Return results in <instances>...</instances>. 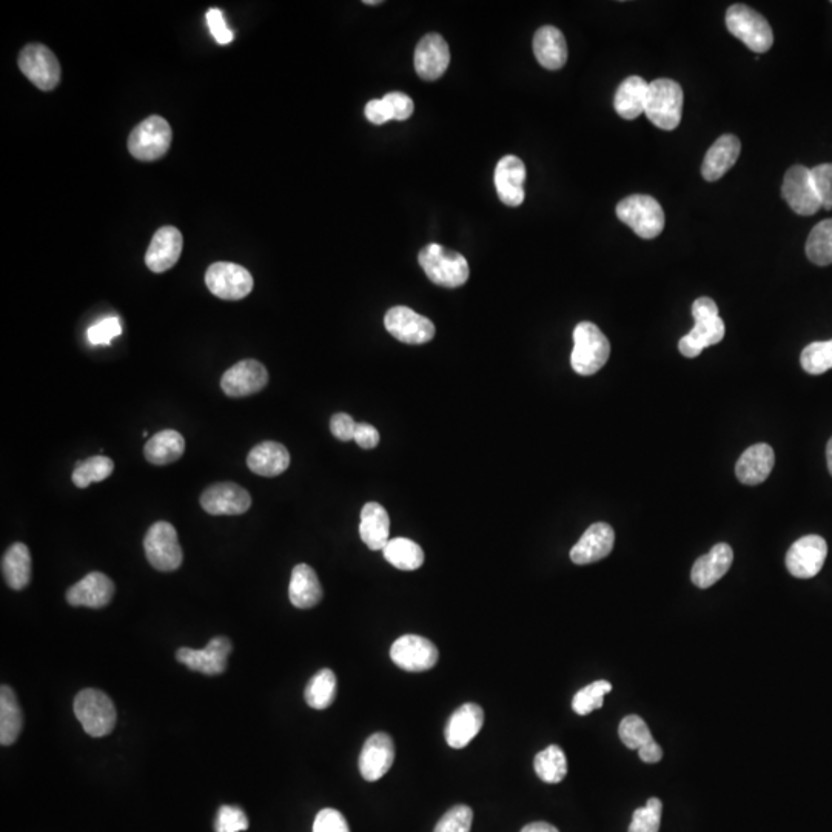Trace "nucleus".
<instances>
[{
	"instance_id": "obj_1",
	"label": "nucleus",
	"mask_w": 832,
	"mask_h": 832,
	"mask_svg": "<svg viewBox=\"0 0 832 832\" xmlns=\"http://www.w3.org/2000/svg\"><path fill=\"white\" fill-rule=\"evenodd\" d=\"M694 329L683 336L678 343L680 353L686 358H697L703 350L715 346L725 338L726 327L723 319L718 316V307L714 299L698 298L692 306Z\"/></svg>"
},
{
	"instance_id": "obj_2",
	"label": "nucleus",
	"mask_w": 832,
	"mask_h": 832,
	"mask_svg": "<svg viewBox=\"0 0 832 832\" xmlns=\"http://www.w3.org/2000/svg\"><path fill=\"white\" fill-rule=\"evenodd\" d=\"M421 269L427 278L440 287L457 289L469 279V264L461 253L446 249L440 244H429L418 255Z\"/></svg>"
},
{
	"instance_id": "obj_3",
	"label": "nucleus",
	"mask_w": 832,
	"mask_h": 832,
	"mask_svg": "<svg viewBox=\"0 0 832 832\" xmlns=\"http://www.w3.org/2000/svg\"><path fill=\"white\" fill-rule=\"evenodd\" d=\"M609 355L611 344L595 324L584 321L575 327L574 350L571 355L574 372L581 376L595 375L608 363Z\"/></svg>"
},
{
	"instance_id": "obj_4",
	"label": "nucleus",
	"mask_w": 832,
	"mask_h": 832,
	"mask_svg": "<svg viewBox=\"0 0 832 832\" xmlns=\"http://www.w3.org/2000/svg\"><path fill=\"white\" fill-rule=\"evenodd\" d=\"M683 90L672 79H657L649 84L645 115L655 127L671 131L682 122Z\"/></svg>"
},
{
	"instance_id": "obj_5",
	"label": "nucleus",
	"mask_w": 832,
	"mask_h": 832,
	"mask_svg": "<svg viewBox=\"0 0 832 832\" xmlns=\"http://www.w3.org/2000/svg\"><path fill=\"white\" fill-rule=\"evenodd\" d=\"M74 714L88 735L99 739L110 734L116 726L115 705L105 692L84 689L74 698Z\"/></svg>"
},
{
	"instance_id": "obj_6",
	"label": "nucleus",
	"mask_w": 832,
	"mask_h": 832,
	"mask_svg": "<svg viewBox=\"0 0 832 832\" xmlns=\"http://www.w3.org/2000/svg\"><path fill=\"white\" fill-rule=\"evenodd\" d=\"M617 216L643 239L657 238L665 229V212L652 196L632 195L623 199L617 205Z\"/></svg>"
},
{
	"instance_id": "obj_7",
	"label": "nucleus",
	"mask_w": 832,
	"mask_h": 832,
	"mask_svg": "<svg viewBox=\"0 0 832 832\" xmlns=\"http://www.w3.org/2000/svg\"><path fill=\"white\" fill-rule=\"evenodd\" d=\"M726 27L754 53H766L774 44L771 25L751 7L735 4L726 13Z\"/></svg>"
},
{
	"instance_id": "obj_8",
	"label": "nucleus",
	"mask_w": 832,
	"mask_h": 832,
	"mask_svg": "<svg viewBox=\"0 0 832 832\" xmlns=\"http://www.w3.org/2000/svg\"><path fill=\"white\" fill-rule=\"evenodd\" d=\"M172 139L173 131L170 124L161 116H150L131 131L128 151L139 161H158L167 155Z\"/></svg>"
},
{
	"instance_id": "obj_9",
	"label": "nucleus",
	"mask_w": 832,
	"mask_h": 832,
	"mask_svg": "<svg viewBox=\"0 0 832 832\" xmlns=\"http://www.w3.org/2000/svg\"><path fill=\"white\" fill-rule=\"evenodd\" d=\"M148 563L161 572H172L182 564V549L178 532L167 521H159L148 529L144 540Z\"/></svg>"
},
{
	"instance_id": "obj_10",
	"label": "nucleus",
	"mask_w": 832,
	"mask_h": 832,
	"mask_svg": "<svg viewBox=\"0 0 832 832\" xmlns=\"http://www.w3.org/2000/svg\"><path fill=\"white\" fill-rule=\"evenodd\" d=\"M208 290L225 301H239L252 293L253 276L245 267L233 262H215L205 273Z\"/></svg>"
},
{
	"instance_id": "obj_11",
	"label": "nucleus",
	"mask_w": 832,
	"mask_h": 832,
	"mask_svg": "<svg viewBox=\"0 0 832 832\" xmlns=\"http://www.w3.org/2000/svg\"><path fill=\"white\" fill-rule=\"evenodd\" d=\"M19 68L39 90H54L61 82V64L45 45H27L19 56Z\"/></svg>"
},
{
	"instance_id": "obj_12",
	"label": "nucleus",
	"mask_w": 832,
	"mask_h": 832,
	"mask_svg": "<svg viewBox=\"0 0 832 832\" xmlns=\"http://www.w3.org/2000/svg\"><path fill=\"white\" fill-rule=\"evenodd\" d=\"M782 196L789 207L800 216L816 215L822 208L812 173L805 165L789 168L783 181Z\"/></svg>"
},
{
	"instance_id": "obj_13",
	"label": "nucleus",
	"mask_w": 832,
	"mask_h": 832,
	"mask_svg": "<svg viewBox=\"0 0 832 832\" xmlns=\"http://www.w3.org/2000/svg\"><path fill=\"white\" fill-rule=\"evenodd\" d=\"M384 326L393 338L412 346L429 343L435 336V326L429 318L404 306L390 309L384 318Z\"/></svg>"
},
{
	"instance_id": "obj_14",
	"label": "nucleus",
	"mask_w": 832,
	"mask_h": 832,
	"mask_svg": "<svg viewBox=\"0 0 832 832\" xmlns=\"http://www.w3.org/2000/svg\"><path fill=\"white\" fill-rule=\"evenodd\" d=\"M390 658L407 672H424L435 668L440 658L437 646L420 635H403L390 649Z\"/></svg>"
},
{
	"instance_id": "obj_15",
	"label": "nucleus",
	"mask_w": 832,
	"mask_h": 832,
	"mask_svg": "<svg viewBox=\"0 0 832 832\" xmlns=\"http://www.w3.org/2000/svg\"><path fill=\"white\" fill-rule=\"evenodd\" d=\"M828 557V544L825 538L819 535H806L789 547L786 554V567L792 577L806 578L816 577L822 571Z\"/></svg>"
},
{
	"instance_id": "obj_16",
	"label": "nucleus",
	"mask_w": 832,
	"mask_h": 832,
	"mask_svg": "<svg viewBox=\"0 0 832 832\" xmlns=\"http://www.w3.org/2000/svg\"><path fill=\"white\" fill-rule=\"evenodd\" d=\"M232 643L229 638L216 637L204 649L181 648L176 660L192 671L205 675H219L227 669Z\"/></svg>"
},
{
	"instance_id": "obj_17",
	"label": "nucleus",
	"mask_w": 832,
	"mask_h": 832,
	"mask_svg": "<svg viewBox=\"0 0 832 832\" xmlns=\"http://www.w3.org/2000/svg\"><path fill=\"white\" fill-rule=\"evenodd\" d=\"M269 383V372L255 359H244L222 375L221 387L225 395L244 398L261 392Z\"/></svg>"
},
{
	"instance_id": "obj_18",
	"label": "nucleus",
	"mask_w": 832,
	"mask_h": 832,
	"mask_svg": "<svg viewBox=\"0 0 832 832\" xmlns=\"http://www.w3.org/2000/svg\"><path fill=\"white\" fill-rule=\"evenodd\" d=\"M395 760V746L392 737L386 732L370 735L359 754V772L367 782H376L392 768Z\"/></svg>"
},
{
	"instance_id": "obj_19",
	"label": "nucleus",
	"mask_w": 832,
	"mask_h": 832,
	"mask_svg": "<svg viewBox=\"0 0 832 832\" xmlns=\"http://www.w3.org/2000/svg\"><path fill=\"white\" fill-rule=\"evenodd\" d=\"M202 509L210 515H241L252 506V497L235 483H218L201 495Z\"/></svg>"
},
{
	"instance_id": "obj_20",
	"label": "nucleus",
	"mask_w": 832,
	"mask_h": 832,
	"mask_svg": "<svg viewBox=\"0 0 832 832\" xmlns=\"http://www.w3.org/2000/svg\"><path fill=\"white\" fill-rule=\"evenodd\" d=\"M415 70L424 81H437L446 73L450 64L449 45L438 33H430L421 39L415 50Z\"/></svg>"
},
{
	"instance_id": "obj_21",
	"label": "nucleus",
	"mask_w": 832,
	"mask_h": 832,
	"mask_svg": "<svg viewBox=\"0 0 832 832\" xmlns=\"http://www.w3.org/2000/svg\"><path fill=\"white\" fill-rule=\"evenodd\" d=\"M484 725V711L477 703H464L450 715L444 728L447 745L463 749L480 734Z\"/></svg>"
},
{
	"instance_id": "obj_22",
	"label": "nucleus",
	"mask_w": 832,
	"mask_h": 832,
	"mask_svg": "<svg viewBox=\"0 0 832 832\" xmlns=\"http://www.w3.org/2000/svg\"><path fill=\"white\" fill-rule=\"evenodd\" d=\"M182 233L176 227L167 225L155 233L145 255V264L148 269L155 273H164L176 266L181 258Z\"/></svg>"
},
{
	"instance_id": "obj_23",
	"label": "nucleus",
	"mask_w": 832,
	"mask_h": 832,
	"mask_svg": "<svg viewBox=\"0 0 832 832\" xmlns=\"http://www.w3.org/2000/svg\"><path fill=\"white\" fill-rule=\"evenodd\" d=\"M614 544L615 532L609 524H592L580 541L572 547L571 560L578 566L597 563L611 554Z\"/></svg>"
},
{
	"instance_id": "obj_24",
	"label": "nucleus",
	"mask_w": 832,
	"mask_h": 832,
	"mask_svg": "<svg viewBox=\"0 0 832 832\" xmlns=\"http://www.w3.org/2000/svg\"><path fill=\"white\" fill-rule=\"evenodd\" d=\"M524 182H526V167L520 158L507 155L501 159L495 168V187L498 198L509 207H520L523 204Z\"/></svg>"
},
{
	"instance_id": "obj_25",
	"label": "nucleus",
	"mask_w": 832,
	"mask_h": 832,
	"mask_svg": "<svg viewBox=\"0 0 832 832\" xmlns=\"http://www.w3.org/2000/svg\"><path fill=\"white\" fill-rule=\"evenodd\" d=\"M115 595V584L101 572H91L67 591V601L71 606L101 609L110 603Z\"/></svg>"
},
{
	"instance_id": "obj_26",
	"label": "nucleus",
	"mask_w": 832,
	"mask_h": 832,
	"mask_svg": "<svg viewBox=\"0 0 832 832\" xmlns=\"http://www.w3.org/2000/svg\"><path fill=\"white\" fill-rule=\"evenodd\" d=\"M732 561H734L732 547L726 543L715 544L709 554L695 561L691 572L692 583L700 589L711 588L718 580L725 577L726 572L731 569Z\"/></svg>"
},
{
	"instance_id": "obj_27",
	"label": "nucleus",
	"mask_w": 832,
	"mask_h": 832,
	"mask_svg": "<svg viewBox=\"0 0 832 832\" xmlns=\"http://www.w3.org/2000/svg\"><path fill=\"white\" fill-rule=\"evenodd\" d=\"M774 450L769 444L759 443L743 452L735 466V475L746 486H757L768 480L774 469Z\"/></svg>"
},
{
	"instance_id": "obj_28",
	"label": "nucleus",
	"mask_w": 832,
	"mask_h": 832,
	"mask_svg": "<svg viewBox=\"0 0 832 832\" xmlns=\"http://www.w3.org/2000/svg\"><path fill=\"white\" fill-rule=\"evenodd\" d=\"M742 144L734 135H723L711 145L702 164L703 178L708 182H715L723 178L726 173L739 161Z\"/></svg>"
},
{
	"instance_id": "obj_29",
	"label": "nucleus",
	"mask_w": 832,
	"mask_h": 832,
	"mask_svg": "<svg viewBox=\"0 0 832 832\" xmlns=\"http://www.w3.org/2000/svg\"><path fill=\"white\" fill-rule=\"evenodd\" d=\"M247 466L259 477H278L289 469V450L275 441H264L253 447L247 458Z\"/></svg>"
},
{
	"instance_id": "obj_30",
	"label": "nucleus",
	"mask_w": 832,
	"mask_h": 832,
	"mask_svg": "<svg viewBox=\"0 0 832 832\" xmlns=\"http://www.w3.org/2000/svg\"><path fill=\"white\" fill-rule=\"evenodd\" d=\"M359 535L370 551H384L390 541V518L381 504L367 503L363 507Z\"/></svg>"
},
{
	"instance_id": "obj_31",
	"label": "nucleus",
	"mask_w": 832,
	"mask_h": 832,
	"mask_svg": "<svg viewBox=\"0 0 832 832\" xmlns=\"http://www.w3.org/2000/svg\"><path fill=\"white\" fill-rule=\"evenodd\" d=\"M534 53L541 67L546 70H560L567 62V44L558 28L541 27L535 33Z\"/></svg>"
},
{
	"instance_id": "obj_32",
	"label": "nucleus",
	"mask_w": 832,
	"mask_h": 832,
	"mask_svg": "<svg viewBox=\"0 0 832 832\" xmlns=\"http://www.w3.org/2000/svg\"><path fill=\"white\" fill-rule=\"evenodd\" d=\"M289 598L298 609L315 608L323 600V588L318 575L309 564H298L292 572L289 586Z\"/></svg>"
},
{
	"instance_id": "obj_33",
	"label": "nucleus",
	"mask_w": 832,
	"mask_h": 832,
	"mask_svg": "<svg viewBox=\"0 0 832 832\" xmlns=\"http://www.w3.org/2000/svg\"><path fill=\"white\" fill-rule=\"evenodd\" d=\"M649 84L638 76L624 79L615 93L614 107L620 118L634 121L645 113Z\"/></svg>"
},
{
	"instance_id": "obj_34",
	"label": "nucleus",
	"mask_w": 832,
	"mask_h": 832,
	"mask_svg": "<svg viewBox=\"0 0 832 832\" xmlns=\"http://www.w3.org/2000/svg\"><path fill=\"white\" fill-rule=\"evenodd\" d=\"M185 440L181 433L167 429L156 433L144 447V455L148 463L155 466H167L175 463L184 455Z\"/></svg>"
},
{
	"instance_id": "obj_35",
	"label": "nucleus",
	"mask_w": 832,
	"mask_h": 832,
	"mask_svg": "<svg viewBox=\"0 0 832 832\" xmlns=\"http://www.w3.org/2000/svg\"><path fill=\"white\" fill-rule=\"evenodd\" d=\"M5 581L14 591H22L31 581V555L24 543H14L2 558Z\"/></svg>"
},
{
	"instance_id": "obj_36",
	"label": "nucleus",
	"mask_w": 832,
	"mask_h": 832,
	"mask_svg": "<svg viewBox=\"0 0 832 832\" xmlns=\"http://www.w3.org/2000/svg\"><path fill=\"white\" fill-rule=\"evenodd\" d=\"M22 711L13 689L2 686L0 691V743L13 745L22 731Z\"/></svg>"
},
{
	"instance_id": "obj_37",
	"label": "nucleus",
	"mask_w": 832,
	"mask_h": 832,
	"mask_svg": "<svg viewBox=\"0 0 832 832\" xmlns=\"http://www.w3.org/2000/svg\"><path fill=\"white\" fill-rule=\"evenodd\" d=\"M384 558L400 571H416L424 563V552L420 544L409 538H393L384 547Z\"/></svg>"
},
{
	"instance_id": "obj_38",
	"label": "nucleus",
	"mask_w": 832,
	"mask_h": 832,
	"mask_svg": "<svg viewBox=\"0 0 832 832\" xmlns=\"http://www.w3.org/2000/svg\"><path fill=\"white\" fill-rule=\"evenodd\" d=\"M304 697H306L307 705L310 708L318 709V711H323V709L332 706L336 698L335 672L330 671V669H321V671L316 672L310 678V682L307 683Z\"/></svg>"
},
{
	"instance_id": "obj_39",
	"label": "nucleus",
	"mask_w": 832,
	"mask_h": 832,
	"mask_svg": "<svg viewBox=\"0 0 832 832\" xmlns=\"http://www.w3.org/2000/svg\"><path fill=\"white\" fill-rule=\"evenodd\" d=\"M534 769L544 783L555 785L563 782L567 774L566 754L560 746H547L535 755Z\"/></svg>"
},
{
	"instance_id": "obj_40",
	"label": "nucleus",
	"mask_w": 832,
	"mask_h": 832,
	"mask_svg": "<svg viewBox=\"0 0 832 832\" xmlns=\"http://www.w3.org/2000/svg\"><path fill=\"white\" fill-rule=\"evenodd\" d=\"M806 256L816 266L832 264V219L817 224L806 241Z\"/></svg>"
},
{
	"instance_id": "obj_41",
	"label": "nucleus",
	"mask_w": 832,
	"mask_h": 832,
	"mask_svg": "<svg viewBox=\"0 0 832 832\" xmlns=\"http://www.w3.org/2000/svg\"><path fill=\"white\" fill-rule=\"evenodd\" d=\"M115 470V463L108 457H91L88 460L78 463L73 472V483L79 489H85L91 483H99V481L107 480Z\"/></svg>"
},
{
	"instance_id": "obj_42",
	"label": "nucleus",
	"mask_w": 832,
	"mask_h": 832,
	"mask_svg": "<svg viewBox=\"0 0 832 832\" xmlns=\"http://www.w3.org/2000/svg\"><path fill=\"white\" fill-rule=\"evenodd\" d=\"M612 691V685L606 680H598L575 694L572 700V709L575 714L588 715L597 709L603 708L604 695Z\"/></svg>"
},
{
	"instance_id": "obj_43",
	"label": "nucleus",
	"mask_w": 832,
	"mask_h": 832,
	"mask_svg": "<svg viewBox=\"0 0 832 832\" xmlns=\"http://www.w3.org/2000/svg\"><path fill=\"white\" fill-rule=\"evenodd\" d=\"M805 372L809 375H822L832 369V339L823 343H812L805 347L800 356Z\"/></svg>"
},
{
	"instance_id": "obj_44",
	"label": "nucleus",
	"mask_w": 832,
	"mask_h": 832,
	"mask_svg": "<svg viewBox=\"0 0 832 832\" xmlns=\"http://www.w3.org/2000/svg\"><path fill=\"white\" fill-rule=\"evenodd\" d=\"M618 735H620L621 742L628 746L629 749L638 751L641 746L646 745L649 740H652L651 731L646 725L643 718L638 715H628L621 720L620 728H618Z\"/></svg>"
},
{
	"instance_id": "obj_45",
	"label": "nucleus",
	"mask_w": 832,
	"mask_h": 832,
	"mask_svg": "<svg viewBox=\"0 0 832 832\" xmlns=\"http://www.w3.org/2000/svg\"><path fill=\"white\" fill-rule=\"evenodd\" d=\"M661 812H663V805L660 800H648L646 806L638 808L632 816L631 826L629 832H658L661 825Z\"/></svg>"
},
{
	"instance_id": "obj_46",
	"label": "nucleus",
	"mask_w": 832,
	"mask_h": 832,
	"mask_svg": "<svg viewBox=\"0 0 832 832\" xmlns=\"http://www.w3.org/2000/svg\"><path fill=\"white\" fill-rule=\"evenodd\" d=\"M472 822H474V812L469 806H453L437 823L433 832H470Z\"/></svg>"
},
{
	"instance_id": "obj_47",
	"label": "nucleus",
	"mask_w": 832,
	"mask_h": 832,
	"mask_svg": "<svg viewBox=\"0 0 832 832\" xmlns=\"http://www.w3.org/2000/svg\"><path fill=\"white\" fill-rule=\"evenodd\" d=\"M249 829V819L238 806L224 805L219 808L216 817V832H242Z\"/></svg>"
},
{
	"instance_id": "obj_48",
	"label": "nucleus",
	"mask_w": 832,
	"mask_h": 832,
	"mask_svg": "<svg viewBox=\"0 0 832 832\" xmlns=\"http://www.w3.org/2000/svg\"><path fill=\"white\" fill-rule=\"evenodd\" d=\"M812 181L816 185L822 208H832V164L817 165L812 168Z\"/></svg>"
},
{
	"instance_id": "obj_49",
	"label": "nucleus",
	"mask_w": 832,
	"mask_h": 832,
	"mask_svg": "<svg viewBox=\"0 0 832 832\" xmlns=\"http://www.w3.org/2000/svg\"><path fill=\"white\" fill-rule=\"evenodd\" d=\"M122 327L121 321L116 316L102 319L99 323L94 324L88 329V339L94 346L99 344H110L111 339L121 335Z\"/></svg>"
},
{
	"instance_id": "obj_50",
	"label": "nucleus",
	"mask_w": 832,
	"mask_h": 832,
	"mask_svg": "<svg viewBox=\"0 0 832 832\" xmlns=\"http://www.w3.org/2000/svg\"><path fill=\"white\" fill-rule=\"evenodd\" d=\"M313 832H350L346 817L336 809L326 808L318 812Z\"/></svg>"
},
{
	"instance_id": "obj_51",
	"label": "nucleus",
	"mask_w": 832,
	"mask_h": 832,
	"mask_svg": "<svg viewBox=\"0 0 832 832\" xmlns=\"http://www.w3.org/2000/svg\"><path fill=\"white\" fill-rule=\"evenodd\" d=\"M383 101L386 102L390 116L395 121H407L413 115V111H415V104H413L412 99L407 94L400 93V91L387 93Z\"/></svg>"
},
{
	"instance_id": "obj_52",
	"label": "nucleus",
	"mask_w": 832,
	"mask_h": 832,
	"mask_svg": "<svg viewBox=\"0 0 832 832\" xmlns=\"http://www.w3.org/2000/svg\"><path fill=\"white\" fill-rule=\"evenodd\" d=\"M207 24L219 45H229L233 41V33L225 25L224 14L218 8L208 11Z\"/></svg>"
},
{
	"instance_id": "obj_53",
	"label": "nucleus",
	"mask_w": 832,
	"mask_h": 832,
	"mask_svg": "<svg viewBox=\"0 0 832 832\" xmlns=\"http://www.w3.org/2000/svg\"><path fill=\"white\" fill-rule=\"evenodd\" d=\"M358 423L347 413H336L330 420V430L333 437L339 441H352L355 438V430Z\"/></svg>"
},
{
	"instance_id": "obj_54",
	"label": "nucleus",
	"mask_w": 832,
	"mask_h": 832,
	"mask_svg": "<svg viewBox=\"0 0 832 832\" xmlns=\"http://www.w3.org/2000/svg\"><path fill=\"white\" fill-rule=\"evenodd\" d=\"M353 440L361 449L372 450L380 444V432L370 424L358 423Z\"/></svg>"
},
{
	"instance_id": "obj_55",
	"label": "nucleus",
	"mask_w": 832,
	"mask_h": 832,
	"mask_svg": "<svg viewBox=\"0 0 832 832\" xmlns=\"http://www.w3.org/2000/svg\"><path fill=\"white\" fill-rule=\"evenodd\" d=\"M364 113H366V118L375 125H384L386 122L392 121L389 108H387L386 102L383 99H373V101H370L366 105Z\"/></svg>"
},
{
	"instance_id": "obj_56",
	"label": "nucleus",
	"mask_w": 832,
	"mask_h": 832,
	"mask_svg": "<svg viewBox=\"0 0 832 832\" xmlns=\"http://www.w3.org/2000/svg\"><path fill=\"white\" fill-rule=\"evenodd\" d=\"M638 757L645 763H658L663 759V749L652 739L638 749Z\"/></svg>"
},
{
	"instance_id": "obj_57",
	"label": "nucleus",
	"mask_w": 832,
	"mask_h": 832,
	"mask_svg": "<svg viewBox=\"0 0 832 832\" xmlns=\"http://www.w3.org/2000/svg\"><path fill=\"white\" fill-rule=\"evenodd\" d=\"M521 832H560L554 825L551 823L546 822H535L529 823V825L524 826L521 829Z\"/></svg>"
},
{
	"instance_id": "obj_58",
	"label": "nucleus",
	"mask_w": 832,
	"mask_h": 832,
	"mask_svg": "<svg viewBox=\"0 0 832 832\" xmlns=\"http://www.w3.org/2000/svg\"><path fill=\"white\" fill-rule=\"evenodd\" d=\"M826 460H828V469L832 475V438L829 440L828 447H826Z\"/></svg>"
},
{
	"instance_id": "obj_59",
	"label": "nucleus",
	"mask_w": 832,
	"mask_h": 832,
	"mask_svg": "<svg viewBox=\"0 0 832 832\" xmlns=\"http://www.w3.org/2000/svg\"><path fill=\"white\" fill-rule=\"evenodd\" d=\"M364 4H366V5H380L381 0H366V2H364Z\"/></svg>"
}]
</instances>
